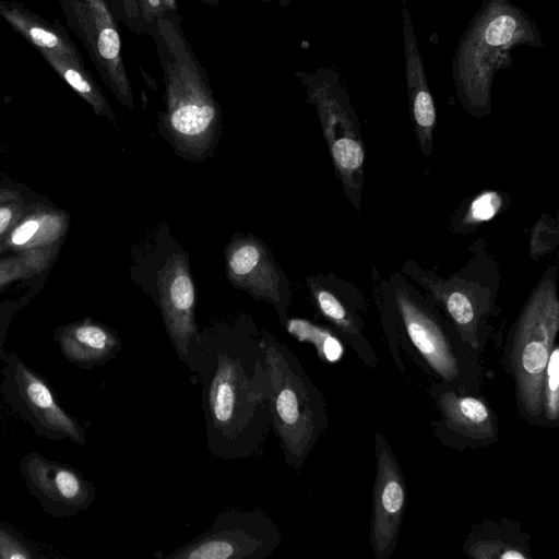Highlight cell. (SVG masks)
Instances as JSON below:
<instances>
[{"instance_id":"1","label":"cell","mask_w":559,"mask_h":559,"mask_svg":"<svg viewBox=\"0 0 559 559\" xmlns=\"http://www.w3.org/2000/svg\"><path fill=\"white\" fill-rule=\"evenodd\" d=\"M186 366L201 386L205 444L235 461L260 455L272 429L270 378L261 332H200Z\"/></svg>"},{"instance_id":"2","label":"cell","mask_w":559,"mask_h":559,"mask_svg":"<svg viewBox=\"0 0 559 559\" xmlns=\"http://www.w3.org/2000/svg\"><path fill=\"white\" fill-rule=\"evenodd\" d=\"M182 16L160 19L151 36L155 43L165 83V109L159 129L180 154L204 155L221 123V109L206 70L181 28Z\"/></svg>"},{"instance_id":"3","label":"cell","mask_w":559,"mask_h":559,"mask_svg":"<svg viewBox=\"0 0 559 559\" xmlns=\"http://www.w3.org/2000/svg\"><path fill=\"white\" fill-rule=\"evenodd\" d=\"M261 342L270 378L272 429L285 463L298 471L328 428L325 401L286 344L265 330Z\"/></svg>"},{"instance_id":"4","label":"cell","mask_w":559,"mask_h":559,"mask_svg":"<svg viewBox=\"0 0 559 559\" xmlns=\"http://www.w3.org/2000/svg\"><path fill=\"white\" fill-rule=\"evenodd\" d=\"M559 331L555 282H540L525 304L506 349V366L515 383L519 409L527 421L545 425L543 386Z\"/></svg>"},{"instance_id":"5","label":"cell","mask_w":559,"mask_h":559,"mask_svg":"<svg viewBox=\"0 0 559 559\" xmlns=\"http://www.w3.org/2000/svg\"><path fill=\"white\" fill-rule=\"evenodd\" d=\"M1 361V396L37 437L86 444L84 426L59 404L44 376L16 354H3Z\"/></svg>"},{"instance_id":"6","label":"cell","mask_w":559,"mask_h":559,"mask_svg":"<svg viewBox=\"0 0 559 559\" xmlns=\"http://www.w3.org/2000/svg\"><path fill=\"white\" fill-rule=\"evenodd\" d=\"M276 523L262 510L227 509L165 559H265L283 543Z\"/></svg>"},{"instance_id":"7","label":"cell","mask_w":559,"mask_h":559,"mask_svg":"<svg viewBox=\"0 0 559 559\" xmlns=\"http://www.w3.org/2000/svg\"><path fill=\"white\" fill-rule=\"evenodd\" d=\"M317 109L334 167L355 206L360 204L365 151L356 120L345 108L326 70L298 71Z\"/></svg>"},{"instance_id":"8","label":"cell","mask_w":559,"mask_h":559,"mask_svg":"<svg viewBox=\"0 0 559 559\" xmlns=\"http://www.w3.org/2000/svg\"><path fill=\"white\" fill-rule=\"evenodd\" d=\"M64 20L90 56L102 81L127 109L134 107L121 56L117 22L107 0H58Z\"/></svg>"},{"instance_id":"9","label":"cell","mask_w":559,"mask_h":559,"mask_svg":"<svg viewBox=\"0 0 559 559\" xmlns=\"http://www.w3.org/2000/svg\"><path fill=\"white\" fill-rule=\"evenodd\" d=\"M29 493L52 518H72L87 510L96 497V487L76 468L31 452L19 462Z\"/></svg>"},{"instance_id":"10","label":"cell","mask_w":559,"mask_h":559,"mask_svg":"<svg viewBox=\"0 0 559 559\" xmlns=\"http://www.w3.org/2000/svg\"><path fill=\"white\" fill-rule=\"evenodd\" d=\"M395 306L409 342L428 367L442 382L464 386L473 376L471 358L454 346L437 318L404 290L396 292Z\"/></svg>"},{"instance_id":"11","label":"cell","mask_w":559,"mask_h":559,"mask_svg":"<svg viewBox=\"0 0 559 559\" xmlns=\"http://www.w3.org/2000/svg\"><path fill=\"white\" fill-rule=\"evenodd\" d=\"M377 472L372 490L370 544L377 559L393 554L406 504V484L386 439L374 435Z\"/></svg>"},{"instance_id":"12","label":"cell","mask_w":559,"mask_h":559,"mask_svg":"<svg viewBox=\"0 0 559 559\" xmlns=\"http://www.w3.org/2000/svg\"><path fill=\"white\" fill-rule=\"evenodd\" d=\"M229 281L255 299L270 301L284 323L290 302L288 282L270 250L257 238L247 236L226 248Z\"/></svg>"},{"instance_id":"13","label":"cell","mask_w":559,"mask_h":559,"mask_svg":"<svg viewBox=\"0 0 559 559\" xmlns=\"http://www.w3.org/2000/svg\"><path fill=\"white\" fill-rule=\"evenodd\" d=\"M158 305L168 337L185 365L200 334L195 322V288L183 253L175 252L157 275Z\"/></svg>"},{"instance_id":"14","label":"cell","mask_w":559,"mask_h":559,"mask_svg":"<svg viewBox=\"0 0 559 559\" xmlns=\"http://www.w3.org/2000/svg\"><path fill=\"white\" fill-rule=\"evenodd\" d=\"M462 386L442 382L432 391L442 414L444 430L469 445H487L498 439V421L478 394L463 393Z\"/></svg>"},{"instance_id":"15","label":"cell","mask_w":559,"mask_h":559,"mask_svg":"<svg viewBox=\"0 0 559 559\" xmlns=\"http://www.w3.org/2000/svg\"><path fill=\"white\" fill-rule=\"evenodd\" d=\"M55 340L66 360L81 369L105 366L122 347L114 330L91 318L59 326Z\"/></svg>"},{"instance_id":"16","label":"cell","mask_w":559,"mask_h":559,"mask_svg":"<svg viewBox=\"0 0 559 559\" xmlns=\"http://www.w3.org/2000/svg\"><path fill=\"white\" fill-rule=\"evenodd\" d=\"M429 289L444 306L461 337V341L476 353L483 349L486 334L485 320L489 306L480 302L475 290L456 280L443 282L437 280L429 284Z\"/></svg>"},{"instance_id":"17","label":"cell","mask_w":559,"mask_h":559,"mask_svg":"<svg viewBox=\"0 0 559 559\" xmlns=\"http://www.w3.org/2000/svg\"><path fill=\"white\" fill-rule=\"evenodd\" d=\"M0 16L38 51H48L81 64L84 59L67 29L35 13L24 3L0 0Z\"/></svg>"},{"instance_id":"18","label":"cell","mask_w":559,"mask_h":559,"mask_svg":"<svg viewBox=\"0 0 559 559\" xmlns=\"http://www.w3.org/2000/svg\"><path fill=\"white\" fill-rule=\"evenodd\" d=\"M67 213L47 206L34 207L22 217L3 240V249L21 252L26 250L59 248L69 228Z\"/></svg>"},{"instance_id":"19","label":"cell","mask_w":559,"mask_h":559,"mask_svg":"<svg viewBox=\"0 0 559 559\" xmlns=\"http://www.w3.org/2000/svg\"><path fill=\"white\" fill-rule=\"evenodd\" d=\"M404 13L411 112L420 148L425 155H429L432 144V131L436 123V110L416 48L412 23L407 12L405 11Z\"/></svg>"},{"instance_id":"20","label":"cell","mask_w":559,"mask_h":559,"mask_svg":"<svg viewBox=\"0 0 559 559\" xmlns=\"http://www.w3.org/2000/svg\"><path fill=\"white\" fill-rule=\"evenodd\" d=\"M316 305L321 314L342 334V337L357 353L359 358L370 368L377 366V355L362 336L358 319L329 289L309 284Z\"/></svg>"},{"instance_id":"21","label":"cell","mask_w":559,"mask_h":559,"mask_svg":"<svg viewBox=\"0 0 559 559\" xmlns=\"http://www.w3.org/2000/svg\"><path fill=\"white\" fill-rule=\"evenodd\" d=\"M38 52L52 70L92 107L96 115L116 122V116L107 98L90 71L85 68V64L48 51Z\"/></svg>"},{"instance_id":"22","label":"cell","mask_w":559,"mask_h":559,"mask_svg":"<svg viewBox=\"0 0 559 559\" xmlns=\"http://www.w3.org/2000/svg\"><path fill=\"white\" fill-rule=\"evenodd\" d=\"M107 1L116 22L123 24L136 35L152 36L160 19L179 13L177 0Z\"/></svg>"},{"instance_id":"23","label":"cell","mask_w":559,"mask_h":559,"mask_svg":"<svg viewBox=\"0 0 559 559\" xmlns=\"http://www.w3.org/2000/svg\"><path fill=\"white\" fill-rule=\"evenodd\" d=\"M283 324L287 332L299 342L313 345L320 359L325 362L334 364L342 358L344 346L330 330L305 319H286Z\"/></svg>"},{"instance_id":"24","label":"cell","mask_w":559,"mask_h":559,"mask_svg":"<svg viewBox=\"0 0 559 559\" xmlns=\"http://www.w3.org/2000/svg\"><path fill=\"white\" fill-rule=\"evenodd\" d=\"M58 248L26 250L0 259V290L14 281L43 272L56 255Z\"/></svg>"},{"instance_id":"25","label":"cell","mask_w":559,"mask_h":559,"mask_svg":"<svg viewBox=\"0 0 559 559\" xmlns=\"http://www.w3.org/2000/svg\"><path fill=\"white\" fill-rule=\"evenodd\" d=\"M544 419L557 421L559 417V347L555 344L550 353L543 386Z\"/></svg>"},{"instance_id":"26","label":"cell","mask_w":559,"mask_h":559,"mask_svg":"<svg viewBox=\"0 0 559 559\" xmlns=\"http://www.w3.org/2000/svg\"><path fill=\"white\" fill-rule=\"evenodd\" d=\"M38 549L19 531L0 520V559H40Z\"/></svg>"},{"instance_id":"27","label":"cell","mask_w":559,"mask_h":559,"mask_svg":"<svg viewBox=\"0 0 559 559\" xmlns=\"http://www.w3.org/2000/svg\"><path fill=\"white\" fill-rule=\"evenodd\" d=\"M465 551L473 558H528V555H526L521 548L500 538L485 537L476 539L466 548Z\"/></svg>"},{"instance_id":"28","label":"cell","mask_w":559,"mask_h":559,"mask_svg":"<svg viewBox=\"0 0 559 559\" xmlns=\"http://www.w3.org/2000/svg\"><path fill=\"white\" fill-rule=\"evenodd\" d=\"M501 199L497 192L487 191L471 203L465 221L469 224L490 219L499 211Z\"/></svg>"},{"instance_id":"29","label":"cell","mask_w":559,"mask_h":559,"mask_svg":"<svg viewBox=\"0 0 559 559\" xmlns=\"http://www.w3.org/2000/svg\"><path fill=\"white\" fill-rule=\"evenodd\" d=\"M23 213L24 204L20 197L0 204V253L4 251V238L22 217Z\"/></svg>"},{"instance_id":"30","label":"cell","mask_w":559,"mask_h":559,"mask_svg":"<svg viewBox=\"0 0 559 559\" xmlns=\"http://www.w3.org/2000/svg\"><path fill=\"white\" fill-rule=\"evenodd\" d=\"M552 248L558 242V231L557 226L552 225L548 222H544L540 219L534 227L532 233V241H531V254L536 258L540 254L548 252L545 241Z\"/></svg>"},{"instance_id":"31","label":"cell","mask_w":559,"mask_h":559,"mask_svg":"<svg viewBox=\"0 0 559 559\" xmlns=\"http://www.w3.org/2000/svg\"><path fill=\"white\" fill-rule=\"evenodd\" d=\"M20 197L19 191L10 188H0V204Z\"/></svg>"},{"instance_id":"32","label":"cell","mask_w":559,"mask_h":559,"mask_svg":"<svg viewBox=\"0 0 559 559\" xmlns=\"http://www.w3.org/2000/svg\"><path fill=\"white\" fill-rule=\"evenodd\" d=\"M262 2L271 3L276 2L281 8H286L292 0H261Z\"/></svg>"},{"instance_id":"33","label":"cell","mask_w":559,"mask_h":559,"mask_svg":"<svg viewBox=\"0 0 559 559\" xmlns=\"http://www.w3.org/2000/svg\"><path fill=\"white\" fill-rule=\"evenodd\" d=\"M3 341H4V330L3 326L0 324V361L4 354L3 352Z\"/></svg>"},{"instance_id":"34","label":"cell","mask_w":559,"mask_h":559,"mask_svg":"<svg viewBox=\"0 0 559 559\" xmlns=\"http://www.w3.org/2000/svg\"><path fill=\"white\" fill-rule=\"evenodd\" d=\"M198 1L205 3L207 5H211V7H216L221 2V0H198Z\"/></svg>"}]
</instances>
